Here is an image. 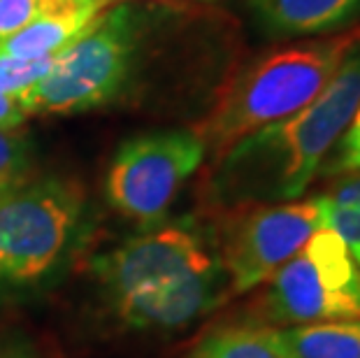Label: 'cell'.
I'll return each mask as SVG.
<instances>
[{
    "mask_svg": "<svg viewBox=\"0 0 360 358\" xmlns=\"http://www.w3.org/2000/svg\"><path fill=\"white\" fill-rule=\"evenodd\" d=\"M137 49V19L126 5L105 10L60 51L58 63L21 98L26 114H77L124 91Z\"/></svg>",
    "mask_w": 360,
    "mask_h": 358,
    "instance_id": "4",
    "label": "cell"
},
{
    "mask_svg": "<svg viewBox=\"0 0 360 358\" xmlns=\"http://www.w3.org/2000/svg\"><path fill=\"white\" fill-rule=\"evenodd\" d=\"M323 226V196L228 210L219 224L217 251L231 293L265 284Z\"/></svg>",
    "mask_w": 360,
    "mask_h": 358,
    "instance_id": "8",
    "label": "cell"
},
{
    "mask_svg": "<svg viewBox=\"0 0 360 358\" xmlns=\"http://www.w3.org/2000/svg\"><path fill=\"white\" fill-rule=\"evenodd\" d=\"M326 226L344 240L360 268V170L347 172L328 193H323Z\"/></svg>",
    "mask_w": 360,
    "mask_h": 358,
    "instance_id": "13",
    "label": "cell"
},
{
    "mask_svg": "<svg viewBox=\"0 0 360 358\" xmlns=\"http://www.w3.org/2000/svg\"><path fill=\"white\" fill-rule=\"evenodd\" d=\"M193 358H293L277 328L235 326L210 335Z\"/></svg>",
    "mask_w": 360,
    "mask_h": 358,
    "instance_id": "12",
    "label": "cell"
},
{
    "mask_svg": "<svg viewBox=\"0 0 360 358\" xmlns=\"http://www.w3.org/2000/svg\"><path fill=\"white\" fill-rule=\"evenodd\" d=\"M360 44V26L277 47L237 70L219 91L195 135L212 161L263 126L309 105Z\"/></svg>",
    "mask_w": 360,
    "mask_h": 358,
    "instance_id": "2",
    "label": "cell"
},
{
    "mask_svg": "<svg viewBox=\"0 0 360 358\" xmlns=\"http://www.w3.org/2000/svg\"><path fill=\"white\" fill-rule=\"evenodd\" d=\"M112 3H124V0H103V5H105V7H110Z\"/></svg>",
    "mask_w": 360,
    "mask_h": 358,
    "instance_id": "20",
    "label": "cell"
},
{
    "mask_svg": "<svg viewBox=\"0 0 360 358\" xmlns=\"http://www.w3.org/2000/svg\"><path fill=\"white\" fill-rule=\"evenodd\" d=\"M279 333L293 358H360V319L300 324Z\"/></svg>",
    "mask_w": 360,
    "mask_h": 358,
    "instance_id": "11",
    "label": "cell"
},
{
    "mask_svg": "<svg viewBox=\"0 0 360 358\" xmlns=\"http://www.w3.org/2000/svg\"><path fill=\"white\" fill-rule=\"evenodd\" d=\"M0 358H35V356L24 352V349L12 347V349H3V352H0Z\"/></svg>",
    "mask_w": 360,
    "mask_h": 358,
    "instance_id": "19",
    "label": "cell"
},
{
    "mask_svg": "<svg viewBox=\"0 0 360 358\" xmlns=\"http://www.w3.org/2000/svg\"><path fill=\"white\" fill-rule=\"evenodd\" d=\"M84 217L75 179L24 177L0 193V293L49 284L70 261Z\"/></svg>",
    "mask_w": 360,
    "mask_h": 358,
    "instance_id": "3",
    "label": "cell"
},
{
    "mask_svg": "<svg viewBox=\"0 0 360 358\" xmlns=\"http://www.w3.org/2000/svg\"><path fill=\"white\" fill-rule=\"evenodd\" d=\"M94 275L110 305L142 293L202 284H228L217 242L191 221L147 228L94 261Z\"/></svg>",
    "mask_w": 360,
    "mask_h": 358,
    "instance_id": "5",
    "label": "cell"
},
{
    "mask_svg": "<svg viewBox=\"0 0 360 358\" xmlns=\"http://www.w3.org/2000/svg\"><path fill=\"white\" fill-rule=\"evenodd\" d=\"M30 174V140L19 128H0V193Z\"/></svg>",
    "mask_w": 360,
    "mask_h": 358,
    "instance_id": "15",
    "label": "cell"
},
{
    "mask_svg": "<svg viewBox=\"0 0 360 358\" xmlns=\"http://www.w3.org/2000/svg\"><path fill=\"white\" fill-rule=\"evenodd\" d=\"M205 154L202 140L184 128L135 135L121 144L107 167V203L142 231L160 226Z\"/></svg>",
    "mask_w": 360,
    "mask_h": 358,
    "instance_id": "6",
    "label": "cell"
},
{
    "mask_svg": "<svg viewBox=\"0 0 360 358\" xmlns=\"http://www.w3.org/2000/svg\"><path fill=\"white\" fill-rule=\"evenodd\" d=\"M58 56L60 54L47 58H0V94L21 101L53 70Z\"/></svg>",
    "mask_w": 360,
    "mask_h": 358,
    "instance_id": "14",
    "label": "cell"
},
{
    "mask_svg": "<svg viewBox=\"0 0 360 358\" xmlns=\"http://www.w3.org/2000/svg\"><path fill=\"white\" fill-rule=\"evenodd\" d=\"M58 0H0V40L19 33Z\"/></svg>",
    "mask_w": 360,
    "mask_h": 358,
    "instance_id": "16",
    "label": "cell"
},
{
    "mask_svg": "<svg viewBox=\"0 0 360 358\" xmlns=\"http://www.w3.org/2000/svg\"><path fill=\"white\" fill-rule=\"evenodd\" d=\"M249 5L272 35H323L360 17V0H249Z\"/></svg>",
    "mask_w": 360,
    "mask_h": 358,
    "instance_id": "10",
    "label": "cell"
},
{
    "mask_svg": "<svg viewBox=\"0 0 360 358\" xmlns=\"http://www.w3.org/2000/svg\"><path fill=\"white\" fill-rule=\"evenodd\" d=\"M26 110L17 98L0 94V128H19L26 121Z\"/></svg>",
    "mask_w": 360,
    "mask_h": 358,
    "instance_id": "18",
    "label": "cell"
},
{
    "mask_svg": "<svg viewBox=\"0 0 360 358\" xmlns=\"http://www.w3.org/2000/svg\"><path fill=\"white\" fill-rule=\"evenodd\" d=\"M358 103L360 44L309 105L258 128L212 161L207 184L212 203L233 210L297 200L342 138Z\"/></svg>",
    "mask_w": 360,
    "mask_h": 358,
    "instance_id": "1",
    "label": "cell"
},
{
    "mask_svg": "<svg viewBox=\"0 0 360 358\" xmlns=\"http://www.w3.org/2000/svg\"><path fill=\"white\" fill-rule=\"evenodd\" d=\"M335 156L330 161L333 172H358L360 170V103L351 117L349 126L344 128L342 138L333 147Z\"/></svg>",
    "mask_w": 360,
    "mask_h": 358,
    "instance_id": "17",
    "label": "cell"
},
{
    "mask_svg": "<svg viewBox=\"0 0 360 358\" xmlns=\"http://www.w3.org/2000/svg\"><path fill=\"white\" fill-rule=\"evenodd\" d=\"M110 7L103 0H58L26 28L0 40V58H47L65 51Z\"/></svg>",
    "mask_w": 360,
    "mask_h": 358,
    "instance_id": "9",
    "label": "cell"
},
{
    "mask_svg": "<svg viewBox=\"0 0 360 358\" xmlns=\"http://www.w3.org/2000/svg\"><path fill=\"white\" fill-rule=\"evenodd\" d=\"M263 312L272 324L360 319V268L333 228H319L267 279Z\"/></svg>",
    "mask_w": 360,
    "mask_h": 358,
    "instance_id": "7",
    "label": "cell"
}]
</instances>
